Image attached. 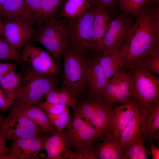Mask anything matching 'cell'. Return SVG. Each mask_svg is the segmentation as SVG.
Segmentation results:
<instances>
[{"label":"cell","mask_w":159,"mask_h":159,"mask_svg":"<svg viewBox=\"0 0 159 159\" xmlns=\"http://www.w3.org/2000/svg\"><path fill=\"white\" fill-rule=\"evenodd\" d=\"M153 4L146 3L136 16L121 50L124 68L139 64L146 54L159 47V6Z\"/></svg>","instance_id":"1"},{"label":"cell","mask_w":159,"mask_h":159,"mask_svg":"<svg viewBox=\"0 0 159 159\" xmlns=\"http://www.w3.org/2000/svg\"><path fill=\"white\" fill-rule=\"evenodd\" d=\"M73 111V118L63 133L74 150V159H98L93 147L100 137L97 130L76 110Z\"/></svg>","instance_id":"2"},{"label":"cell","mask_w":159,"mask_h":159,"mask_svg":"<svg viewBox=\"0 0 159 159\" xmlns=\"http://www.w3.org/2000/svg\"><path fill=\"white\" fill-rule=\"evenodd\" d=\"M54 76L41 74L30 68L27 69L21 80L14 105L35 106L57 85V80Z\"/></svg>","instance_id":"3"},{"label":"cell","mask_w":159,"mask_h":159,"mask_svg":"<svg viewBox=\"0 0 159 159\" xmlns=\"http://www.w3.org/2000/svg\"><path fill=\"white\" fill-rule=\"evenodd\" d=\"M63 83L75 96L84 90L85 76L92 59L67 45L63 49Z\"/></svg>","instance_id":"4"},{"label":"cell","mask_w":159,"mask_h":159,"mask_svg":"<svg viewBox=\"0 0 159 159\" xmlns=\"http://www.w3.org/2000/svg\"><path fill=\"white\" fill-rule=\"evenodd\" d=\"M127 69L132 83V97L145 110L159 98V78L139 65Z\"/></svg>","instance_id":"5"},{"label":"cell","mask_w":159,"mask_h":159,"mask_svg":"<svg viewBox=\"0 0 159 159\" xmlns=\"http://www.w3.org/2000/svg\"><path fill=\"white\" fill-rule=\"evenodd\" d=\"M96 5L92 3L91 7L79 17L67 19V45L86 55L94 51L92 43V33Z\"/></svg>","instance_id":"6"},{"label":"cell","mask_w":159,"mask_h":159,"mask_svg":"<svg viewBox=\"0 0 159 159\" xmlns=\"http://www.w3.org/2000/svg\"><path fill=\"white\" fill-rule=\"evenodd\" d=\"M67 19L63 18L58 20L52 17L39 27L37 31V41L49 51L57 62L67 45Z\"/></svg>","instance_id":"7"},{"label":"cell","mask_w":159,"mask_h":159,"mask_svg":"<svg viewBox=\"0 0 159 159\" xmlns=\"http://www.w3.org/2000/svg\"><path fill=\"white\" fill-rule=\"evenodd\" d=\"M114 103H106L100 98H92L77 105L76 110L97 130L100 137L109 131V121Z\"/></svg>","instance_id":"8"},{"label":"cell","mask_w":159,"mask_h":159,"mask_svg":"<svg viewBox=\"0 0 159 159\" xmlns=\"http://www.w3.org/2000/svg\"><path fill=\"white\" fill-rule=\"evenodd\" d=\"M0 130L7 140L32 138L41 135L43 132L15 108L12 107L0 125Z\"/></svg>","instance_id":"9"},{"label":"cell","mask_w":159,"mask_h":159,"mask_svg":"<svg viewBox=\"0 0 159 159\" xmlns=\"http://www.w3.org/2000/svg\"><path fill=\"white\" fill-rule=\"evenodd\" d=\"M126 69L119 71L107 81L100 97L105 102L123 104L132 99V81Z\"/></svg>","instance_id":"10"},{"label":"cell","mask_w":159,"mask_h":159,"mask_svg":"<svg viewBox=\"0 0 159 159\" xmlns=\"http://www.w3.org/2000/svg\"><path fill=\"white\" fill-rule=\"evenodd\" d=\"M132 25L131 19L123 13L111 20L103 38L102 53L106 54L121 51Z\"/></svg>","instance_id":"11"},{"label":"cell","mask_w":159,"mask_h":159,"mask_svg":"<svg viewBox=\"0 0 159 159\" xmlns=\"http://www.w3.org/2000/svg\"><path fill=\"white\" fill-rule=\"evenodd\" d=\"M21 59L27 62L31 69L38 74L55 76L59 74V69L55 60L43 49L25 44Z\"/></svg>","instance_id":"12"},{"label":"cell","mask_w":159,"mask_h":159,"mask_svg":"<svg viewBox=\"0 0 159 159\" xmlns=\"http://www.w3.org/2000/svg\"><path fill=\"white\" fill-rule=\"evenodd\" d=\"M3 22L5 39L16 49H20L34 35L32 21L21 17Z\"/></svg>","instance_id":"13"},{"label":"cell","mask_w":159,"mask_h":159,"mask_svg":"<svg viewBox=\"0 0 159 159\" xmlns=\"http://www.w3.org/2000/svg\"><path fill=\"white\" fill-rule=\"evenodd\" d=\"M47 135L12 141L8 155L11 159H37L39 152L44 149Z\"/></svg>","instance_id":"14"},{"label":"cell","mask_w":159,"mask_h":159,"mask_svg":"<svg viewBox=\"0 0 159 159\" xmlns=\"http://www.w3.org/2000/svg\"><path fill=\"white\" fill-rule=\"evenodd\" d=\"M134 99L130 101L115 106L111 111L109 121V131L119 139L122 131L134 115L139 107Z\"/></svg>","instance_id":"15"},{"label":"cell","mask_w":159,"mask_h":159,"mask_svg":"<svg viewBox=\"0 0 159 159\" xmlns=\"http://www.w3.org/2000/svg\"><path fill=\"white\" fill-rule=\"evenodd\" d=\"M70 144L65 136L63 132L56 130L48 137L44 144L47 159H74V153L71 149Z\"/></svg>","instance_id":"16"},{"label":"cell","mask_w":159,"mask_h":159,"mask_svg":"<svg viewBox=\"0 0 159 159\" xmlns=\"http://www.w3.org/2000/svg\"><path fill=\"white\" fill-rule=\"evenodd\" d=\"M107 81L97 54L92 59L85 76L86 86L92 98H100Z\"/></svg>","instance_id":"17"},{"label":"cell","mask_w":159,"mask_h":159,"mask_svg":"<svg viewBox=\"0 0 159 159\" xmlns=\"http://www.w3.org/2000/svg\"><path fill=\"white\" fill-rule=\"evenodd\" d=\"M111 20L107 9L96 5L92 33V43L94 51L98 53L102 52L103 38Z\"/></svg>","instance_id":"18"},{"label":"cell","mask_w":159,"mask_h":159,"mask_svg":"<svg viewBox=\"0 0 159 159\" xmlns=\"http://www.w3.org/2000/svg\"><path fill=\"white\" fill-rule=\"evenodd\" d=\"M101 143L93 148L94 151L100 159H122L123 149L119 139L109 131L105 133Z\"/></svg>","instance_id":"19"},{"label":"cell","mask_w":159,"mask_h":159,"mask_svg":"<svg viewBox=\"0 0 159 159\" xmlns=\"http://www.w3.org/2000/svg\"><path fill=\"white\" fill-rule=\"evenodd\" d=\"M0 16L4 20L21 17L36 21L25 0H6L0 8Z\"/></svg>","instance_id":"20"},{"label":"cell","mask_w":159,"mask_h":159,"mask_svg":"<svg viewBox=\"0 0 159 159\" xmlns=\"http://www.w3.org/2000/svg\"><path fill=\"white\" fill-rule=\"evenodd\" d=\"M15 108L33 123L39 127L43 132L52 134L55 131L53 125L50 122L45 112L36 106L17 105Z\"/></svg>","instance_id":"21"},{"label":"cell","mask_w":159,"mask_h":159,"mask_svg":"<svg viewBox=\"0 0 159 159\" xmlns=\"http://www.w3.org/2000/svg\"><path fill=\"white\" fill-rule=\"evenodd\" d=\"M97 55L107 80L124 67V60L121 51Z\"/></svg>","instance_id":"22"},{"label":"cell","mask_w":159,"mask_h":159,"mask_svg":"<svg viewBox=\"0 0 159 159\" xmlns=\"http://www.w3.org/2000/svg\"><path fill=\"white\" fill-rule=\"evenodd\" d=\"M145 122L143 137L147 141L151 142L159 129V100H157L145 109Z\"/></svg>","instance_id":"23"},{"label":"cell","mask_w":159,"mask_h":159,"mask_svg":"<svg viewBox=\"0 0 159 159\" xmlns=\"http://www.w3.org/2000/svg\"><path fill=\"white\" fill-rule=\"evenodd\" d=\"M145 122V110L139 107L134 116L122 131L119 140L123 150L133 138L140 132L143 131Z\"/></svg>","instance_id":"24"},{"label":"cell","mask_w":159,"mask_h":159,"mask_svg":"<svg viewBox=\"0 0 159 159\" xmlns=\"http://www.w3.org/2000/svg\"><path fill=\"white\" fill-rule=\"evenodd\" d=\"M143 132H140L127 143L123 150L122 159H147Z\"/></svg>","instance_id":"25"},{"label":"cell","mask_w":159,"mask_h":159,"mask_svg":"<svg viewBox=\"0 0 159 159\" xmlns=\"http://www.w3.org/2000/svg\"><path fill=\"white\" fill-rule=\"evenodd\" d=\"M60 16L70 19H76L84 14L92 6L90 0H66Z\"/></svg>","instance_id":"26"},{"label":"cell","mask_w":159,"mask_h":159,"mask_svg":"<svg viewBox=\"0 0 159 159\" xmlns=\"http://www.w3.org/2000/svg\"><path fill=\"white\" fill-rule=\"evenodd\" d=\"M21 78L20 72H17L13 70L0 81V86L5 92L16 98L21 82Z\"/></svg>","instance_id":"27"},{"label":"cell","mask_w":159,"mask_h":159,"mask_svg":"<svg viewBox=\"0 0 159 159\" xmlns=\"http://www.w3.org/2000/svg\"><path fill=\"white\" fill-rule=\"evenodd\" d=\"M144 69L159 74V47L144 57L139 64Z\"/></svg>","instance_id":"28"},{"label":"cell","mask_w":159,"mask_h":159,"mask_svg":"<svg viewBox=\"0 0 159 159\" xmlns=\"http://www.w3.org/2000/svg\"><path fill=\"white\" fill-rule=\"evenodd\" d=\"M21 56L17 49L0 37V61L9 60L19 62L21 59Z\"/></svg>","instance_id":"29"},{"label":"cell","mask_w":159,"mask_h":159,"mask_svg":"<svg viewBox=\"0 0 159 159\" xmlns=\"http://www.w3.org/2000/svg\"><path fill=\"white\" fill-rule=\"evenodd\" d=\"M51 123L59 132H63V129L70 122V117L69 108L59 114L45 112Z\"/></svg>","instance_id":"30"},{"label":"cell","mask_w":159,"mask_h":159,"mask_svg":"<svg viewBox=\"0 0 159 159\" xmlns=\"http://www.w3.org/2000/svg\"><path fill=\"white\" fill-rule=\"evenodd\" d=\"M61 0H42V12L43 21H46L54 16Z\"/></svg>","instance_id":"31"},{"label":"cell","mask_w":159,"mask_h":159,"mask_svg":"<svg viewBox=\"0 0 159 159\" xmlns=\"http://www.w3.org/2000/svg\"><path fill=\"white\" fill-rule=\"evenodd\" d=\"M59 104L70 107L74 111L77 105L76 96L65 87L60 89H59Z\"/></svg>","instance_id":"32"},{"label":"cell","mask_w":159,"mask_h":159,"mask_svg":"<svg viewBox=\"0 0 159 159\" xmlns=\"http://www.w3.org/2000/svg\"><path fill=\"white\" fill-rule=\"evenodd\" d=\"M35 106L42 110L45 112L52 114L61 113L68 108L67 106L63 105L50 103L46 101L40 102Z\"/></svg>","instance_id":"33"},{"label":"cell","mask_w":159,"mask_h":159,"mask_svg":"<svg viewBox=\"0 0 159 159\" xmlns=\"http://www.w3.org/2000/svg\"><path fill=\"white\" fill-rule=\"evenodd\" d=\"M16 98L5 92L0 86V111L8 109L14 105Z\"/></svg>","instance_id":"34"},{"label":"cell","mask_w":159,"mask_h":159,"mask_svg":"<svg viewBox=\"0 0 159 159\" xmlns=\"http://www.w3.org/2000/svg\"><path fill=\"white\" fill-rule=\"evenodd\" d=\"M28 7L34 15L36 21H43L42 12V0H25Z\"/></svg>","instance_id":"35"},{"label":"cell","mask_w":159,"mask_h":159,"mask_svg":"<svg viewBox=\"0 0 159 159\" xmlns=\"http://www.w3.org/2000/svg\"><path fill=\"white\" fill-rule=\"evenodd\" d=\"M147 2V0H129V13L136 17Z\"/></svg>","instance_id":"36"},{"label":"cell","mask_w":159,"mask_h":159,"mask_svg":"<svg viewBox=\"0 0 159 159\" xmlns=\"http://www.w3.org/2000/svg\"><path fill=\"white\" fill-rule=\"evenodd\" d=\"M7 140L4 133L0 130V159H10L8 156L9 149L7 144Z\"/></svg>","instance_id":"37"},{"label":"cell","mask_w":159,"mask_h":159,"mask_svg":"<svg viewBox=\"0 0 159 159\" xmlns=\"http://www.w3.org/2000/svg\"><path fill=\"white\" fill-rule=\"evenodd\" d=\"M91 2L111 11L116 7L118 3L117 0H90Z\"/></svg>","instance_id":"38"},{"label":"cell","mask_w":159,"mask_h":159,"mask_svg":"<svg viewBox=\"0 0 159 159\" xmlns=\"http://www.w3.org/2000/svg\"><path fill=\"white\" fill-rule=\"evenodd\" d=\"M59 89L55 88L50 90L46 94V102L52 104H59Z\"/></svg>","instance_id":"39"},{"label":"cell","mask_w":159,"mask_h":159,"mask_svg":"<svg viewBox=\"0 0 159 159\" xmlns=\"http://www.w3.org/2000/svg\"><path fill=\"white\" fill-rule=\"evenodd\" d=\"M16 67L14 64L0 62V81L11 71Z\"/></svg>","instance_id":"40"},{"label":"cell","mask_w":159,"mask_h":159,"mask_svg":"<svg viewBox=\"0 0 159 159\" xmlns=\"http://www.w3.org/2000/svg\"><path fill=\"white\" fill-rule=\"evenodd\" d=\"M117 0L121 10L125 13H129V0Z\"/></svg>","instance_id":"41"},{"label":"cell","mask_w":159,"mask_h":159,"mask_svg":"<svg viewBox=\"0 0 159 159\" xmlns=\"http://www.w3.org/2000/svg\"><path fill=\"white\" fill-rule=\"evenodd\" d=\"M150 149L151 151V155L153 159H159V149L158 147L151 144Z\"/></svg>","instance_id":"42"},{"label":"cell","mask_w":159,"mask_h":159,"mask_svg":"<svg viewBox=\"0 0 159 159\" xmlns=\"http://www.w3.org/2000/svg\"><path fill=\"white\" fill-rule=\"evenodd\" d=\"M0 37H2L5 39L4 28L3 22L0 16Z\"/></svg>","instance_id":"43"},{"label":"cell","mask_w":159,"mask_h":159,"mask_svg":"<svg viewBox=\"0 0 159 159\" xmlns=\"http://www.w3.org/2000/svg\"><path fill=\"white\" fill-rule=\"evenodd\" d=\"M155 139V140L156 141V142L157 143V144H158V145H159V131H158V132H157L156 133H155L153 138V139Z\"/></svg>","instance_id":"44"},{"label":"cell","mask_w":159,"mask_h":159,"mask_svg":"<svg viewBox=\"0 0 159 159\" xmlns=\"http://www.w3.org/2000/svg\"><path fill=\"white\" fill-rule=\"evenodd\" d=\"M159 0H147L146 3L151 4H158L159 2Z\"/></svg>","instance_id":"45"},{"label":"cell","mask_w":159,"mask_h":159,"mask_svg":"<svg viewBox=\"0 0 159 159\" xmlns=\"http://www.w3.org/2000/svg\"><path fill=\"white\" fill-rule=\"evenodd\" d=\"M4 118L3 116L2 115L0 114V125L3 121Z\"/></svg>","instance_id":"46"},{"label":"cell","mask_w":159,"mask_h":159,"mask_svg":"<svg viewBox=\"0 0 159 159\" xmlns=\"http://www.w3.org/2000/svg\"><path fill=\"white\" fill-rule=\"evenodd\" d=\"M6 0H0V8L1 7Z\"/></svg>","instance_id":"47"},{"label":"cell","mask_w":159,"mask_h":159,"mask_svg":"<svg viewBox=\"0 0 159 159\" xmlns=\"http://www.w3.org/2000/svg\"><path fill=\"white\" fill-rule=\"evenodd\" d=\"M65 0H61V4H62L64 3Z\"/></svg>","instance_id":"48"}]
</instances>
